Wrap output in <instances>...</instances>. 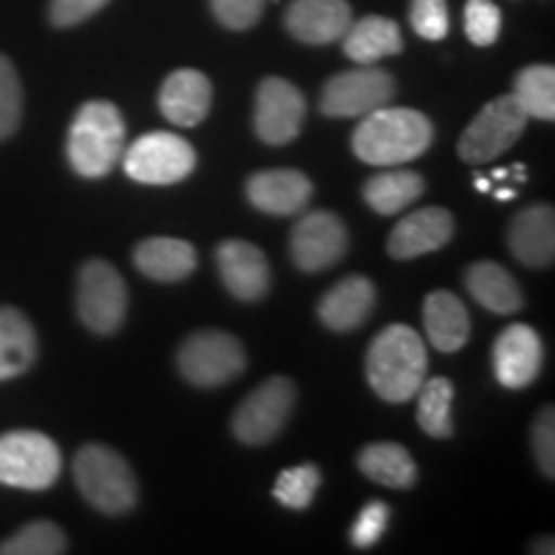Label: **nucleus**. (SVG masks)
I'll return each instance as SVG.
<instances>
[{
    "mask_svg": "<svg viewBox=\"0 0 555 555\" xmlns=\"http://www.w3.org/2000/svg\"><path fill=\"white\" fill-rule=\"evenodd\" d=\"M435 139V127L422 111L380 106L360 116L352 134V152L373 168H399L425 155Z\"/></svg>",
    "mask_w": 555,
    "mask_h": 555,
    "instance_id": "obj_1",
    "label": "nucleus"
},
{
    "mask_svg": "<svg viewBox=\"0 0 555 555\" xmlns=\"http://www.w3.org/2000/svg\"><path fill=\"white\" fill-rule=\"evenodd\" d=\"M367 384L388 404L414 399L427 378V347L420 332L406 324H391L378 332L365 358Z\"/></svg>",
    "mask_w": 555,
    "mask_h": 555,
    "instance_id": "obj_2",
    "label": "nucleus"
},
{
    "mask_svg": "<svg viewBox=\"0 0 555 555\" xmlns=\"http://www.w3.org/2000/svg\"><path fill=\"white\" fill-rule=\"evenodd\" d=\"M127 124L108 101H90L75 114L67 134V159L82 178H103L124 155Z\"/></svg>",
    "mask_w": 555,
    "mask_h": 555,
    "instance_id": "obj_3",
    "label": "nucleus"
},
{
    "mask_svg": "<svg viewBox=\"0 0 555 555\" xmlns=\"http://www.w3.org/2000/svg\"><path fill=\"white\" fill-rule=\"evenodd\" d=\"M73 474L86 502L103 515L116 517L134 509L139 496L137 476L127 457L116 453L114 448L101 446V442L80 448V453L75 455Z\"/></svg>",
    "mask_w": 555,
    "mask_h": 555,
    "instance_id": "obj_4",
    "label": "nucleus"
},
{
    "mask_svg": "<svg viewBox=\"0 0 555 555\" xmlns=\"http://www.w3.org/2000/svg\"><path fill=\"white\" fill-rule=\"evenodd\" d=\"M62 474V453L52 437L16 429L0 437V483L44 491Z\"/></svg>",
    "mask_w": 555,
    "mask_h": 555,
    "instance_id": "obj_5",
    "label": "nucleus"
},
{
    "mask_svg": "<svg viewBox=\"0 0 555 555\" xmlns=\"http://www.w3.org/2000/svg\"><path fill=\"white\" fill-rule=\"evenodd\" d=\"M527 129V114L519 108L515 95H499L478 111L457 139V157L468 165H483L504 155Z\"/></svg>",
    "mask_w": 555,
    "mask_h": 555,
    "instance_id": "obj_6",
    "label": "nucleus"
},
{
    "mask_svg": "<svg viewBox=\"0 0 555 555\" xmlns=\"http://www.w3.org/2000/svg\"><path fill=\"white\" fill-rule=\"evenodd\" d=\"M245 365V347L237 337L221 330L196 332L178 350L180 373L198 388L224 386L237 378Z\"/></svg>",
    "mask_w": 555,
    "mask_h": 555,
    "instance_id": "obj_7",
    "label": "nucleus"
},
{
    "mask_svg": "<svg viewBox=\"0 0 555 555\" xmlns=\"http://www.w3.org/2000/svg\"><path fill=\"white\" fill-rule=\"evenodd\" d=\"M196 150L183 137L170 131H150L134 139L124 152V170L131 180L144 185L180 183L196 170Z\"/></svg>",
    "mask_w": 555,
    "mask_h": 555,
    "instance_id": "obj_8",
    "label": "nucleus"
},
{
    "mask_svg": "<svg viewBox=\"0 0 555 555\" xmlns=\"http://www.w3.org/2000/svg\"><path fill=\"white\" fill-rule=\"evenodd\" d=\"M129 311V291L119 270L93 258L78 273V314L95 335H114Z\"/></svg>",
    "mask_w": 555,
    "mask_h": 555,
    "instance_id": "obj_9",
    "label": "nucleus"
},
{
    "mask_svg": "<svg viewBox=\"0 0 555 555\" xmlns=\"http://www.w3.org/2000/svg\"><path fill=\"white\" fill-rule=\"evenodd\" d=\"M296 404V386L286 376H273L249 391L232 416V433L245 446H266L286 427Z\"/></svg>",
    "mask_w": 555,
    "mask_h": 555,
    "instance_id": "obj_10",
    "label": "nucleus"
},
{
    "mask_svg": "<svg viewBox=\"0 0 555 555\" xmlns=\"http://www.w3.org/2000/svg\"><path fill=\"white\" fill-rule=\"evenodd\" d=\"M397 93V80L391 73L376 65H358L327 80L322 90V114L332 119H360L386 103Z\"/></svg>",
    "mask_w": 555,
    "mask_h": 555,
    "instance_id": "obj_11",
    "label": "nucleus"
},
{
    "mask_svg": "<svg viewBox=\"0 0 555 555\" xmlns=\"http://www.w3.org/2000/svg\"><path fill=\"white\" fill-rule=\"evenodd\" d=\"M347 253V229L332 211H311L291 229V260L301 273H322Z\"/></svg>",
    "mask_w": 555,
    "mask_h": 555,
    "instance_id": "obj_12",
    "label": "nucleus"
},
{
    "mask_svg": "<svg viewBox=\"0 0 555 555\" xmlns=\"http://www.w3.org/2000/svg\"><path fill=\"white\" fill-rule=\"evenodd\" d=\"M307 101L294 82L266 78L255 95V134L266 144L281 147L301 134Z\"/></svg>",
    "mask_w": 555,
    "mask_h": 555,
    "instance_id": "obj_13",
    "label": "nucleus"
},
{
    "mask_svg": "<svg viewBox=\"0 0 555 555\" xmlns=\"http://www.w3.org/2000/svg\"><path fill=\"white\" fill-rule=\"evenodd\" d=\"M494 373L504 388H527L543 371V339L527 324H509L494 343Z\"/></svg>",
    "mask_w": 555,
    "mask_h": 555,
    "instance_id": "obj_14",
    "label": "nucleus"
},
{
    "mask_svg": "<svg viewBox=\"0 0 555 555\" xmlns=\"http://www.w3.org/2000/svg\"><path fill=\"white\" fill-rule=\"evenodd\" d=\"M455 219L448 208L427 206L409 214L388 234V255L393 260H414L437 253L453 240Z\"/></svg>",
    "mask_w": 555,
    "mask_h": 555,
    "instance_id": "obj_15",
    "label": "nucleus"
},
{
    "mask_svg": "<svg viewBox=\"0 0 555 555\" xmlns=\"http://www.w3.org/2000/svg\"><path fill=\"white\" fill-rule=\"evenodd\" d=\"M217 268L229 294L240 301H260L270 291L266 253L245 240H227L217 247Z\"/></svg>",
    "mask_w": 555,
    "mask_h": 555,
    "instance_id": "obj_16",
    "label": "nucleus"
},
{
    "mask_svg": "<svg viewBox=\"0 0 555 555\" xmlns=\"http://www.w3.org/2000/svg\"><path fill=\"white\" fill-rule=\"evenodd\" d=\"M247 201L270 217H294L309 206L314 183L301 170H262L247 180Z\"/></svg>",
    "mask_w": 555,
    "mask_h": 555,
    "instance_id": "obj_17",
    "label": "nucleus"
},
{
    "mask_svg": "<svg viewBox=\"0 0 555 555\" xmlns=\"http://www.w3.org/2000/svg\"><path fill=\"white\" fill-rule=\"evenodd\" d=\"M159 111L170 124L183 129L198 127L211 111V80L198 69H176L159 88Z\"/></svg>",
    "mask_w": 555,
    "mask_h": 555,
    "instance_id": "obj_18",
    "label": "nucleus"
},
{
    "mask_svg": "<svg viewBox=\"0 0 555 555\" xmlns=\"http://www.w3.org/2000/svg\"><path fill=\"white\" fill-rule=\"evenodd\" d=\"M352 24L347 0H294L286 11V29L304 44H332L345 37Z\"/></svg>",
    "mask_w": 555,
    "mask_h": 555,
    "instance_id": "obj_19",
    "label": "nucleus"
},
{
    "mask_svg": "<svg viewBox=\"0 0 555 555\" xmlns=\"http://www.w3.org/2000/svg\"><path fill=\"white\" fill-rule=\"evenodd\" d=\"M376 286L367 275H345L319 301L317 314L332 332H352L376 309Z\"/></svg>",
    "mask_w": 555,
    "mask_h": 555,
    "instance_id": "obj_20",
    "label": "nucleus"
},
{
    "mask_svg": "<svg viewBox=\"0 0 555 555\" xmlns=\"http://www.w3.org/2000/svg\"><path fill=\"white\" fill-rule=\"evenodd\" d=\"M512 255L530 268H547L555 258V217L553 208L535 204L519 211L506 232Z\"/></svg>",
    "mask_w": 555,
    "mask_h": 555,
    "instance_id": "obj_21",
    "label": "nucleus"
},
{
    "mask_svg": "<svg viewBox=\"0 0 555 555\" xmlns=\"http://www.w3.org/2000/svg\"><path fill=\"white\" fill-rule=\"evenodd\" d=\"M134 266L157 283L185 281L198 266L196 247L178 237H150L134 247Z\"/></svg>",
    "mask_w": 555,
    "mask_h": 555,
    "instance_id": "obj_22",
    "label": "nucleus"
},
{
    "mask_svg": "<svg viewBox=\"0 0 555 555\" xmlns=\"http://www.w3.org/2000/svg\"><path fill=\"white\" fill-rule=\"evenodd\" d=\"M422 322H425L429 345L440 352H457L470 337L466 304L450 291H433L425 298Z\"/></svg>",
    "mask_w": 555,
    "mask_h": 555,
    "instance_id": "obj_23",
    "label": "nucleus"
},
{
    "mask_svg": "<svg viewBox=\"0 0 555 555\" xmlns=\"http://www.w3.org/2000/svg\"><path fill=\"white\" fill-rule=\"evenodd\" d=\"M404 39L397 21L386 16H363L347 26L343 50L356 65H378L384 57L401 52Z\"/></svg>",
    "mask_w": 555,
    "mask_h": 555,
    "instance_id": "obj_24",
    "label": "nucleus"
},
{
    "mask_svg": "<svg viewBox=\"0 0 555 555\" xmlns=\"http://www.w3.org/2000/svg\"><path fill=\"white\" fill-rule=\"evenodd\" d=\"M37 332L24 311L0 309V380L24 376L37 363Z\"/></svg>",
    "mask_w": 555,
    "mask_h": 555,
    "instance_id": "obj_25",
    "label": "nucleus"
},
{
    "mask_svg": "<svg viewBox=\"0 0 555 555\" xmlns=\"http://www.w3.org/2000/svg\"><path fill=\"white\" fill-rule=\"evenodd\" d=\"M468 294L494 314H517L525 307V296L519 283L496 262H476L466 273Z\"/></svg>",
    "mask_w": 555,
    "mask_h": 555,
    "instance_id": "obj_26",
    "label": "nucleus"
},
{
    "mask_svg": "<svg viewBox=\"0 0 555 555\" xmlns=\"http://www.w3.org/2000/svg\"><path fill=\"white\" fill-rule=\"evenodd\" d=\"M358 468L386 489H412L416 483V463L399 442H373L358 455Z\"/></svg>",
    "mask_w": 555,
    "mask_h": 555,
    "instance_id": "obj_27",
    "label": "nucleus"
},
{
    "mask_svg": "<svg viewBox=\"0 0 555 555\" xmlns=\"http://www.w3.org/2000/svg\"><path fill=\"white\" fill-rule=\"evenodd\" d=\"M425 193V180L412 170H388L363 185V198L380 217H393Z\"/></svg>",
    "mask_w": 555,
    "mask_h": 555,
    "instance_id": "obj_28",
    "label": "nucleus"
},
{
    "mask_svg": "<svg viewBox=\"0 0 555 555\" xmlns=\"http://www.w3.org/2000/svg\"><path fill=\"white\" fill-rule=\"evenodd\" d=\"M416 399V422L435 440H446L453 435V399L455 386L450 378H425L420 391L414 393Z\"/></svg>",
    "mask_w": 555,
    "mask_h": 555,
    "instance_id": "obj_29",
    "label": "nucleus"
},
{
    "mask_svg": "<svg viewBox=\"0 0 555 555\" xmlns=\"http://www.w3.org/2000/svg\"><path fill=\"white\" fill-rule=\"evenodd\" d=\"M527 119H555V69L551 65H530L519 69L512 90Z\"/></svg>",
    "mask_w": 555,
    "mask_h": 555,
    "instance_id": "obj_30",
    "label": "nucleus"
},
{
    "mask_svg": "<svg viewBox=\"0 0 555 555\" xmlns=\"http://www.w3.org/2000/svg\"><path fill=\"white\" fill-rule=\"evenodd\" d=\"M67 551V538L54 522L24 525L9 540L0 543V555H60Z\"/></svg>",
    "mask_w": 555,
    "mask_h": 555,
    "instance_id": "obj_31",
    "label": "nucleus"
},
{
    "mask_svg": "<svg viewBox=\"0 0 555 555\" xmlns=\"http://www.w3.org/2000/svg\"><path fill=\"white\" fill-rule=\"evenodd\" d=\"M319 483H322V474L314 463H301V466L286 468L275 478L273 496L278 504L288 506V509H307L314 502Z\"/></svg>",
    "mask_w": 555,
    "mask_h": 555,
    "instance_id": "obj_32",
    "label": "nucleus"
},
{
    "mask_svg": "<svg viewBox=\"0 0 555 555\" xmlns=\"http://www.w3.org/2000/svg\"><path fill=\"white\" fill-rule=\"evenodd\" d=\"M21 116H24V90L18 73L11 60L0 54V142L16 134Z\"/></svg>",
    "mask_w": 555,
    "mask_h": 555,
    "instance_id": "obj_33",
    "label": "nucleus"
},
{
    "mask_svg": "<svg viewBox=\"0 0 555 555\" xmlns=\"http://www.w3.org/2000/svg\"><path fill=\"white\" fill-rule=\"evenodd\" d=\"M502 31V11L491 0H468L466 34L476 47H491Z\"/></svg>",
    "mask_w": 555,
    "mask_h": 555,
    "instance_id": "obj_34",
    "label": "nucleus"
},
{
    "mask_svg": "<svg viewBox=\"0 0 555 555\" xmlns=\"http://www.w3.org/2000/svg\"><path fill=\"white\" fill-rule=\"evenodd\" d=\"M412 29L427 41H442L450 31L448 0H412Z\"/></svg>",
    "mask_w": 555,
    "mask_h": 555,
    "instance_id": "obj_35",
    "label": "nucleus"
},
{
    "mask_svg": "<svg viewBox=\"0 0 555 555\" xmlns=\"http://www.w3.org/2000/svg\"><path fill=\"white\" fill-rule=\"evenodd\" d=\"M388 519H391V509H388L386 502H367L350 530L352 545L356 547L376 545L378 540L386 535Z\"/></svg>",
    "mask_w": 555,
    "mask_h": 555,
    "instance_id": "obj_36",
    "label": "nucleus"
},
{
    "mask_svg": "<svg viewBox=\"0 0 555 555\" xmlns=\"http://www.w3.org/2000/svg\"><path fill=\"white\" fill-rule=\"evenodd\" d=\"M211 11L221 26L232 31H245L260 21L266 0H211Z\"/></svg>",
    "mask_w": 555,
    "mask_h": 555,
    "instance_id": "obj_37",
    "label": "nucleus"
},
{
    "mask_svg": "<svg viewBox=\"0 0 555 555\" xmlns=\"http://www.w3.org/2000/svg\"><path fill=\"white\" fill-rule=\"evenodd\" d=\"M532 450H535L538 466L547 478L555 476V412L553 406L538 414L532 427Z\"/></svg>",
    "mask_w": 555,
    "mask_h": 555,
    "instance_id": "obj_38",
    "label": "nucleus"
},
{
    "mask_svg": "<svg viewBox=\"0 0 555 555\" xmlns=\"http://www.w3.org/2000/svg\"><path fill=\"white\" fill-rule=\"evenodd\" d=\"M111 0H52L50 21L60 29H67V26H78L90 16H95Z\"/></svg>",
    "mask_w": 555,
    "mask_h": 555,
    "instance_id": "obj_39",
    "label": "nucleus"
},
{
    "mask_svg": "<svg viewBox=\"0 0 555 555\" xmlns=\"http://www.w3.org/2000/svg\"><path fill=\"white\" fill-rule=\"evenodd\" d=\"M474 185H476V191H481V193H486V191L491 189V183H489V180L481 178V176H478V178L474 180Z\"/></svg>",
    "mask_w": 555,
    "mask_h": 555,
    "instance_id": "obj_40",
    "label": "nucleus"
},
{
    "mask_svg": "<svg viewBox=\"0 0 555 555\" xmlns=\"http://www.w3.org/2000/svg\"><path fill=\"white\" fill-rule=\"evenodd\" d=\"M496 198H499V201H512V198H515V191H509V189L496 191Z\"/></svg>",
    "mask_w": 555,
    "mask_h": 555,
    "instance_id": "obj_41",
    "label": "nucleus"
},
{
    "mask_svg": "<svg viewBox=\"0 0 555 555\" xmlns=\"http://www.w3.org/2000/svg\"><path fill=\"white\" fill-rule=\"evenodd\" d=\"M512 172H515V178L519 180V183H525V165H515V168H512Z\"/></svg>",
    "mask_w": 555,
    "mask_h": 555,
    "instance_id": "obj_42",
    "label": "nucleus"
},
{
    "mask_svg": "<svg viewBox=\"0 0 555 555\" xmlns=\"http://www.w3.org/2000/svg\"><path fill=\"white\" fill-rule=\"evenodd\" d=\"M491 176H494L496 180H506V178H509V170H506V168H496L494 172H491Z\"/></svg>",
    "mask_w": 555,
    "mask_h": 555,
    "instance_id": "obj_43",
    "label": "nucleus"
}]
</instances>
